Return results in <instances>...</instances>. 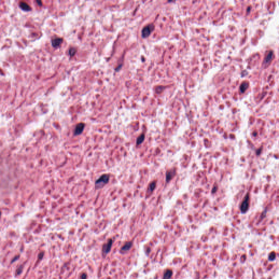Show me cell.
<instances>
[{"instance_id":"obj_1","label":"cell","mask_w":279,"mask_h":279,"mask_svg":"<svg viewBox=\"0 0 279 279\" xmlns=\"http://www.w3.org/2000/svg\"><path fill=\"white\" fill-rule=\"evenodd\" d=\"M110 175L109 174H104L99 177L95 182V188L96 189H100L109 183Z\"/></svg>"},{"instance_id":"obj_2","label":"cell","mask_w":279,"mask_h":279,"mask_svg":"<svg viewBox=\"0 0 279 279\" xmlns=\"http://www.w3.org/2000/svg\"><path fill=\"white\" fill-rule=\"evenodd\" d=\"M112 244H113V241L112 239H110L108 240L107 242L104 244L102 249L104 257H105L110 252L112 248Z\"/></svg>"},{"instance_id":"obj_3","label":"cell","mask_w":279,"mask_h":279,"mask_svg":"<svg viewBox=\"0 0 279 279\" xmlns=\"http://www.w3.org/2000/svg\"><path fill=\"white\" fill-rule=\"evenodd\" d=\"M249 203H250V196L249 194H247V195L245 196V198H244V200L241 203V211L243 213H245L246 211L248 210L249 207Z\"/></svg>"},{"instance_id":"obj_4","label":"cell","mask_w":279,"mask_h":279,"mask_svg":"<svg viewBox=\"0 0 279 279\" xmlns=\"http://www.w3.org/2000/svg\"><path fill=\"white\" fill-rule=\"evenodd\" d=\"M154 29V26L153 24H149L144 27L142 31V36L143 38H146L150 35Z\"/></svg>"},{"instance_id":"obj_5","label":"cell","mask_w":279,"mask_h":279,"mask_svg":"<svg viewBox=\"0 0 279 279\" xmlns=\"http://www.w3.org/2000/svg\"><path fill=\"white\" fill-rule=\"evenodd\" d=\"M85 127V124L83 123H78L75 127V128L74 129V134L75 136H77L81 135L83 133L84 128Z\"/></svg>"},{"instance_id":"obj_6","label":"cell","mask_w":279,"mask_h":279,"mask_svg":"<svg viewBox=\"0 0 279 279\" xmlns=\"http://www.w3.org/2000/svg\"><path fill=\"white\" fill-rule=\"evenodd\" d=\"M273 52L272 51H269V52H268L264 59L263 66H264L265 67L268 66L272 60L273 59Z\"/></svg>"},{"instance_id":"obj_7","label":"cell","mask_w":279,"mask_h":279,"mask_svg":"<svg viewBox=\"0 0 279 279\" xmlns=\"http://www.w3.org/2000/svg\"><path fill=\"white\" fill-rule=\"evenodd\" d=\"M176 174V170L175 168H173V169H171L168 170L166 172V180L167 182H169V181L171 180V179L173 178V177Z\"/></svg>"},{"instance_id":"obj_8","label":"cell","mask_w":279,"mask_h":279,"mask_svg":"<svg viewBox=\"0 0 279 279\" xmlns=\"http://www.w3.org/2000/svg\"><path fill=\"white\" fill-rule=\"evenodd\" d=\"M133 243L132 241L126 242V243H125L124 245H123L122 247L121 248V251L124 252L128 251L131 248L132 246H133Z\"/></svg>"},{"instance_id":"obj_9","label":"cell","mask_w":279,"mask_h":279,"mask_svg":"<svg viewBox=\"0 0 279 279\" xmlns=\"http://www.w3.org/2000/svg\"><path fill=\"white\" fill-rule=\"evenodd\" d=\"M63 42V39L61 38H56L51 40L52 45L53 47H57L60 46Z\"/></svg>"},{"instance_id":"obj_10","label":"cell","mask_w":279,"mask_h":279,"mask_svg":"<svg viewBox=\"0 0 279 279\" xmlns=\"http://www.w3.org/2000/svg\"><path fill=\"white\" fill-rule=\"evenodd\" d=\"M19 7L21 8V9L24 10V11H30L31 10V7L28 5L27 3L24 2H21L19 3Z\"/></svg>"},{"instance_id":"obj_11","label":"cell","mask_w":279,"mask_h":279,"mask_svg":"<svg viewBox=\"0 0 279 279\" xmlns=\"http://www.w3.org/2000/svg\"><path fill=\"white\" fill-rule=\"evenodd\" d=\"M173 274L172 270L167 269L165 271L163 275V279H170L171 278Z\"/></svg>"},{"instance_id":"obj_12","label":"cell","mask_w":279,"mask_h":279,"mask_svg":"<svg viewBox=\"0 0 279 279\" xmlns=\"http://www.w3.org/2000/svg\"><path fill=\"white\" fill-rule=\"evenodd\" d=\"M249 86V84L248 82H245V83H243L240 86V91L241 93H243L245 92V90L248 89Z\"/></svg>"},{"instance_id":"obj_13","label":"cell","mask_w":279,"mask_h":279,"mask_svg":"<svg viewBox=\"0 0 279 279\" xmlns=\"http://www.w3.org/2000/svg\"><path fill=\"white\" fill-rule=\"evenodd\" d=\"M155 187H156V181H153L151 183L150 185H149L148 187V190H147V194H151L154 191Z\"/></svg>"},{"instance_id":"obj_14","label":"cell","mask_w":279,"mask_h":279,"mask_svg":"<svg viewBox=\"0 0 279 279\" xmlns=\"http://www.w3.org/2000/svg\"><path fill=\"white\" fill-rule=\"evenodd\" d=\"M144 138H145V136H144V134H141V135L138 136L137 140H136V144H137V145L141 144L143 142Z\"/></svg>"},{"instance_id":"obj_15","label":"cell","mask_w":279,"mask_h":279,"mask_svg":"<svg viewBox=\"0 0 279 279\" xmlns=\"http://www.w3.org/2000/svg\"><path fill=\"white\" fill-rule=\"evenodd\" d=\"M275 257H276V254L274 252H272L271 253H270L269 255V260L271 261H274V259H275Z\"/></svg>"},{"instance_id":"obj_16","label":"cell","mask_w":279,"mask_h":279,"mask_svg":"<svg viewBox=\"0 0 279 279\" xmlns=\"http://www.w3.org/2000/svg\"><path fill=\"white\" fill-rule=\"evenodd\" d=\"M76 51V49L74 47H72V48L69 49V54L70 55V56H73L75 55V53Z\"/></svg>"},{"instance_id":"obj_17","label":"cell","mask_w":279,"mask_h":279,"mask_svg":"<svg viewBox=\"0 0 279 279\" xmlns=\"http://www.w3.org/2000/svg\"><path fill=\"white\" fill-rule=\"evenodd\" d=\"M23 271V267L22 265H20V267H19L18 269H16V275H20L21 272H22Z\"/></svg>"},{"instance_id":"obj_18","label":"cell","mask_w":279,"mask_h":279,"mask_svg":"<svg viewBox=\"0 0 279 279\" xmlns=\"http://www.w3.org/2000/svg\"><path fill=\"white\" fill-rule=\"evenodd\" d=\"M43 256H44V253L43 252H40V253H39V254L38 255V258H39L40 259H42L43 258Z\"/></svg>"},{"instance_id":"obj_19","label":"cell","mask_w":279,"mask_h":279,"mask_svg":"<svg viewBox=\"0 0 279 279\" xmlns=\"http://www.w3.org/2000/svg\"><path fill=\"white\" fill-rule=\"evenodd\" d=\"M81 279H87V275L85 273L81 275Z\"/></svg>"},{"instance_id":"obj_20","label":"cell","mask_w":279,"mask_h":279,"mask_svg":"<svg viewBox=\"0 0 279 279\" xmlns=\"http://www.w3.org/2000/svg\"><path fill=\"white\" fill-rule=\"evenodd\" d=\"M37 2L38 3V5H39V6H42V2H41L40 1H37Z\"/></svg>"}]
</instances>
